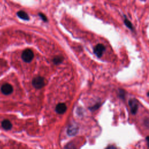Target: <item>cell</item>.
Wrapping results in <instances>:
<instances>
[{
	"label": "cell",
	"mask_w": 149,
	"mask_h": 149,
	"mask_svg": "<svg viewBox=\"0 0 149 149\" xmlns=\"http://www.w3.org/2000/svg\"><path fill=\"white\" fill-rule=\"evenodd\" d=\"M34 57L33 52L30 49H26L23 51L22 54V59L26 62H30Z\"/></svg>",
	"instance_id": "1"
},
{
	"label": "cell",
	"mask_w": 149,
	"mask_h": 149,
	"mask_svg": "<svg viewBox=\"0 0 149 149\" xmlns=\"http://www.w3.org/2000/svg\"><path fill=\"white\" fill-rule=\"evenodd\" d=\"M32 84L35 88L37 89L41 88L45 85L44 79L41 76H37L33 79Z\"/></svg>",
	"instance_id": "2"
},
{
	"label": "cell",
	"mask_w": 149,
	"mask_h": 149,
	"mask_svg": "<svg viewBox=\"0 0 149 149\" xmlns=\"http://www.w3.org/2000/svg\"><path fill=\"white\" fill-rule=\"evenodd\" d=\"M138 101L132 98L129 100V105L130 106V111L132 114H136L138 109Z\"/></svg>",
	"instance_id": "3"
},
{
	"label": "cell",
	"mask_w": 149,
	"mask_h": 149,
	"mask_svg": "<svg viewBox=\"0 0 149 149\" xmlns=\"http://www.w3.org/2000/svg\"><path fill=\"white\" fill-rule=\"evenodd\" d=\"M105 49V48L102 44H98L94 48V52L97 57L100 58L102 56Z\"/></svg>",
	"instance_id": "4"
},
{
	"label": "cell",
	"mask_w": 149,
	"mask_h": 149,
	"mask_svg": "<svg viewBox=\"0 0 149 149\" xmlns=\"http://www.w3.org/2000/svg\"><path fill=\"white\" fill-rule=\"evenodd\" d=\"M1 91L3 94L9 95L13 91V87L12 86L8 83H5L1 87Z\"/></svg>",
	"instance_id": "5"
},
{
	"label": "cell",
	"mask_w": 149,
	"mask_h": 149,
	"mask_svg": "<svg viewBox=\"0 0 149 149\" xmlns=\"http://www.w3.org/2000/svg\"><path fill=\"white\" fill-rule=\"evenodd\" d=\"M66 106L63 103H60L58 104L55 108V111L59 114H62L65 112L66 111Z\"/></svg>",
	"instance_id": "6"
},
{
	"label": "cell",
	"mask_w": 149,
	"mask_h": 149,
	"mask_svg": "<svg viewBox=\"0 0 149 149\" xmlns=\"http://www.w3.org/2000/svg\"><path fill=\"white\" fill-rule=\"evenodd\" d=\"M78 131V128L77 126L74 125H71L69 127L68 129V134L69 136H74L75 135Z\"/></svg>",
	"instance_id": "7"
},
{
	"label": "cell",
	"mask_w": 149,
	"mask_h": 149,
	"mask_svg": "<svg viewBox=\"0 0 149 149\" xmlns=\"http://www.w3.org/2000/svg\"><path fill=\"white\" fill-rule=\"evenodd\" d=\"M1 125H2V127L5 130H10L12 126L11 122L9 120H7V119L3 120L2 122Z\"/></svg>",
	"instance_id": "8"
},
{
	"label": "cell",
	"mask_w": 149,
	"mask_h": 149,
	"mask_svg": "<svg viewBox=\"0 0 149 149\" xmlns=\"http://www.w3.org/2000/svg\"><path fill=\"white\" fill-rule=\"evenodd\" d=\"M17 15L19 17H20L23 20H29V17L28 16V15L24 11L22 10H20L17 13Z\"/></svg>",
	"instance_id": "9"
},
{
	"label": "cell",
	"mask_w": 149,
	"mask_h": 149,
	"mask_svg": "<svg viewBox=\"0 0 149 149\" xmlns=\"http://www.w3.org/2000/svg\"><path fill=\"white\" fill-rule=\"evenodd\" d=\"M63 58L62 56H56L54 58L53 62L55 65H58L61 63L63 61Z\"/></svg>",
	"instance_id": "10"
},
{
	"label": "cell",
	"mask_w": 149,
	"mask_h": 149,
	"mask_svg": "<svg viewBox=\"0 0 149 149\" xmlns=\"http://www.w3.org/2000/svg\"><path fill=\"white\" fill-rule=\"evenodd\" d=\"M65 149H76V148L74 144L73 143L70 142L66 145Z\"/></svg>",
	"instance_id": "11"
},
{
	"label": "cell",
	"mask_w": 149,
	"mask_h": 149,
	"mask_svg": "<svg viewBox=\"0 0 149 149\" xmlns=\"http://www.w3.org/2000/svg\"><path fill=\"white\" fill-rule=\"evenodd\" d=\"M124 22H125V25H126L127 27H128L129 29H133V26H132L131 22H130L129 20H127V19H125V20H124Z\"/></svg>",
	"instance_id": "12"
},
{
	"label": "cell",
	"mask_w": 149,
	"mask_h": 149,
	"mask_svg": "<svg viewBox=\"0 0 149 149\" xmlns=\"http://www.w3.org/2000/svg\"><path fill=\"white\" fill-rule=\"evenodd\" d=\"M100 105H101L100 104H97L95 105L94 106H93V107H91V108H90V110H91V111L96 110L97 109H98V108L100 107Z\"/></svg>",
	"instance_id": "13"
},
{
	"label": "cell",
	"mask_w": 149,
	"mask_h": 149,
	"mask_svg": "<svg viewBox=\"0 0 149 149\" xmlns=\"http://www.w3.org/2000/svg\"><path fill=\"white\" fill-rule=\"evenodd\" d=\"M39 16L41 17V19H42L44 21H45V22H47V19L46 16H45L43 13H39Z\"/></svg>",
	"instance_id": "14"
},
{
	"label": "cell",
	"mask_w": 149,
	"mask_h": 149,
	"mask_svg": "<svg viewBox=\"0 0 149 149\" xmlns=\"http://www.w3.org/2000/svg\"><path fill=\"white\" fill-rule=\"evenodd\" d=\"M119 94L120 95V97L123 98L125 96V91L123 90H120V92H119Z\"/></svg>",
	"instance_id": "15"
},
{
	"label": "cell",
	"mask_w": 149,
	"mask_h": 149,
	"mask_svg": "<svg viewBox=\"0 0 149 149\" xmlns=\"http://www.w3.org/2000/svg\"><path fill=\"white\" fill-rule=\"evenodd\" d=\"M105 149H116V148L113 146H109L108 147H107Z\"/></svg>",
	"instance_id": "16"
}]
</instances>
